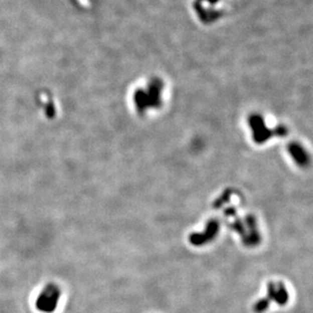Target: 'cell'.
Listing matches in <instances>:
<instances>
[{"label": "cell", "instance_id": "6da1fadb", "mask_svg": "<svg viewBox=\"0 0 313 313\" xmlns=\"http://www.w3.org/2000/svg\"><path fill=\"white\" fill-rule=\"evenodd\" d=\"M267 306H268V302L265 301V300H263V301H260L257 305H255V310H256L257 312H260V311L265 310V309L267 308Z\"/></svg>", "mask_w": 313, "mask_h": 313}]
</instances>
